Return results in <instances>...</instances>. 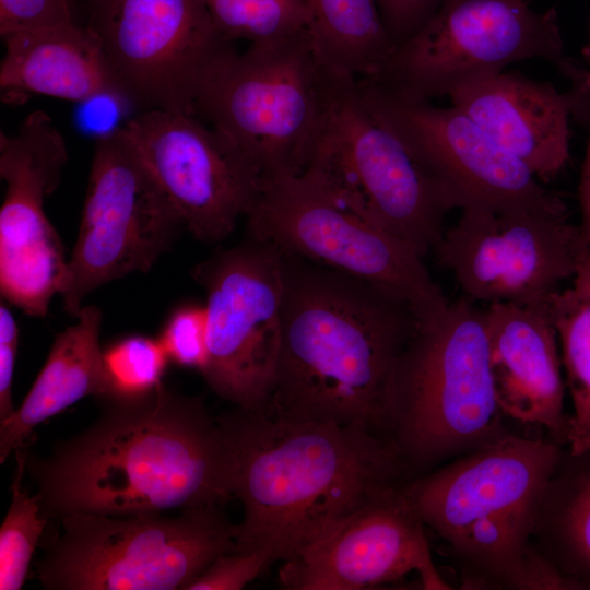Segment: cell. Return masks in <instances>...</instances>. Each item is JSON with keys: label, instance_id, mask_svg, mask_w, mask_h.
I'll return each mask as SVG.
<instances>
[{"label": "cell", "instance_id": "cell-1", "mask_svg": "<svg viewBox=\"0 0 590 590\" xmlns=\"http://www.w3.org/2000/svg\"><path fill=\"white\" fill-rule=\"evenodd\" d=\"M91 426L46 457L27 452L43 515L113 517L220 506L234 498L223 430L204 402L168 389L106 399Z\"/></svg>", "mask_w": 590, "mask_h": 590}, {"label": "cell", "instance_id": "cell-2", "mask_svg": "<svg viewBox=\"0 0 590 590\" xmlns=\"http://www.w3.org/2000/svg\"><path fill=\"white\" fill-rule=\"evenodd\" d=\"M280 253L282 334L267 410L386 437L393 373L421 322L415 309L384 287Z\"/></svg>", "mask_w": 590, "mask_h": 590}, {"label": "cell", "instance_id": "cell-3", "mask_svg": "<svg viewBox=\"0 0 590 590\" xmlns=\"http://www.w3.org/2000/svg\"><path fill=\"white\" fill-rule=\"evenodd\" d=\"M243 505L237 551L287 562L382 491L411 475L380 435L234 406L217 417Z\"/></svg>", "mask_w": 590, "mask_h": 590}, {"label": "cell", "instance_id": "cell-4", "mask_svg": "<svg viewBox=\"0 0 590 590\" xmlns=\"http://www.w3.org/2000/svg\"><path fill=\"white\" fill-rule=\"evenodd\" d=\"M564 448L508 433L403 485L425 527L445 542L461 589H573L532 543L538 505Z\"/></svg>", "mask_w": 590, "mask_h": 590}, {"label": "cell", "instance_id": "cell-5", "mask_svg": "<svg viewBox=\"0 0 590 590\" xmlns=\"http://www.w3.org/2000/svg\"><path fill=\"white\" fill-rule=\"evenodd\" d=\"M495 398L486 308L462 295L420 322L396 366L387 439L411 479L510 433Z\"/></svg>", "mask_w": 590, "mask_h": 590}, {"label": "cell", "instance_id": "cell-6", "mask_svg": "<svg viewBox=\"0 0 590 590\" xmlns=\"http://www.w3.org/2000/svg\"><path fill=\"white\" fill-rule=\"evenodd\" d=\"M421 257L460 203L364 103L357 79L326 71L317 138L302 173Z\"/></svg>", "mask_w": 590, "mask_h": 590}, {"label": "cell", "instance_id": "cell-7", "mask_svg": "<svg viewBox=\"0 0 590 590\" xmlns=\"http://www.w3.org/2000/svg\"><path fill=\"white\" fill-rule=\"evenodd\" d=\"M56 522L37 564L48 590H187L216 558L238 550V526L219 506L176 516L74 512Z\"/></svg>", "mask_w": 590, "mask_h": 590}, {"label": "cell", "instance_id": "cell-8", "mask_svg": "<svg viewBox=\"0 0 590 590\" xmlns=\"http://www.w3.org/2000/svg\"><path fill=\"white\" fill-rule=\"evenodd\" d=\"M324 79L309 30L244 52L232 46L204 75L193 115L240 148L262 178L298 175L319 130Z\"/></svg>", "mask_w": 590, "mask_h": 590}, {"label": "cell", "instance_id": "cell-9", "mask_svg": "<svg viewBox=\"0 0 590 590\" xmlns=\"http://www.w3.org/2000/svg\"><path fill=\"white\" fill-rule=\"evenodd\" d=\"M533 58L554 63L575 84L590 78L565 57L555 10L539 12L524 0H444L377 75L362 79L405 99L430 102Z\"/></svg>", "mask_w": 590, "mask_h": 590}, {"label": "cell", "instance_id": "cell-10", "mask_svg": "<svg viewBox=\"0 0 590 590\" xmlns=\"http://www.w3.org/2000/svg\"><path fill=\"white\" fill-rule=\"evenodd\" d=\"M245 217L249 237L384 287L408 300L421 322L450 303L423 257L303 174L263 177Z\"/></svg>", "mask_w": 590, "mask_h": 590}, {"label": "cell", "instance_id": "cell-11", "mask_svg": "<svg viewBox=\"0 0 590 590\" xmlns=\"http://www.w3.org/2000/svg\"><path fill=\"white\" fill-rule=\"evenodd\" d=\"M185 224L121 129L97 140L78 238L59 295L75 318L98 287L146 273Z\"/></svg>", "mask_w": 590, "mask_h": 590}, {"label": "cell", "instance_id": "cell-12", "mask_svg": "<svg viewBox=\"0 0 590 590\" xmlns=\"http://www.w3.org/2000/svg\"><path fill=\"white\" fill-rule=\"evenodd\" d=\"M193 278L206 294L204 381L236 408L266 409L282 334L280 251L249 237L199 263Z\"/></svg>", "mask_w": 590, "mask_h": 590}, {"label": "cell", "instance_id": "cell-13", "mask_svg": "<svg viewBox=\"0 0 590 590\" xmlns=\"http://www.w3.org/2000/svg\"><path fill=\"white\" fill-rule=\"evenodd\" d=\"M91 27L129 103L193 115L200 84L232 40L205 0H90Z\"/></svg>", "mask_w": 590, "mask_h": 590}, {"label": "cell", "instance_id": "cell-14", "mask_svg": "<svg viewBox=\"0 0 590 590\" xmlns=\"http://www.w3.org/2000/svg\"><path fill=\"white\" fill-rule=\"evenodd\" d=\"M433 250L475 303L543 305L573 279L583 247L568 212L472 203Z\"/></svg>", "mask_w": 590, "mask_h": 590}, {"label": "cell", "instance_id": "cell-15", "mask_svg": "<svg viewBox=\"0 0 590 590\" xmlns=\"http://www.w3.org/2000/svg\"><path fill=\"white\" fill-rule=\"evenodd\" d=\"M371 114L459 200L460 209L484 204L498 210L565 213L567 206L517 157L462 109L410 101L357 79Z\"/></svg>", "mask_w": 590, "mask_h": 590}, {"label": "cell", "instance_id": "cell-16", "mask_svg": "<svg viewBox=\"0 0 590 590\" xmlns=\"http://www.w3.org/2000/svg\"><path fill=\"white\" fill-rule=\"evenodd\" d=\"M121 131L202 243L227 238L259 193L262 174L255 162L194 115L144 110Z\"/></svg>", "mask_w": 590, "mask_h": 590}, {"label": "cell", "instance_id": "cell-17", "mask_svg": "<svg viewBox=\"0 0 590 590\" xmlns=\"http://www.w3.org/2000/svg\"><path fill=\"white\" fill-rule=\"evenodd\" d=\"M67 160L66 142L44 111L31 113L12 137L1 132L0 176L7 189L0 209V293L33 317L47 315L68 261L44 211Z\"/></svg>", "mask_w": 590, "mask_h": 590}, {"label": "cell", "instance_id": "cell-18", "mask_svg": "<svg viewBox=\"0 0 590 590\" xmlns=\"http://www.w3.org/2000/svg\"><path fill=\"white\" fill-rule=\"evenodd\" d=\"M404 484L382 491L298 556L281 563V587L359 590L415 573L424 589H452L434 563L425 524Z\"/></svg>", "mask_w": 590, "mask_h": 590}, {"label": "cell", "instance_id": "cell-19", "mask_svg": "<svg viewBox=\"0 0 590 590\" xmlns=\"http://www.w3.org/2000/svg\"><path fill=\"white\" fill-rule=\"evenodd\" d=\"M449 96L540 180H548L569 157V116L588 114L590 79L563 94L548 83L500 72Z\"/></svg>", "mask_w": 590, "mask_h": 590}, {"label": "cell", "instance_id": "cell-20", "mask_svg": "<svg viewBox=\"0 0 590 590\" xmlns=\"http://www.w3.org/2000/svg\"><path fill=\"white\" fill-rule=\"evenodd\" d=\"M486 316L498 406L505 416L541 426L566 447L570 414L564 412L557 334L546 304H493Z\"/></svg>", "mask_w": 590, "mask_h": 590}, {"label": "cell", "instance_id": "cell-21", "mask_svg": "<svg viewBox=\"0 0 590 590\" xmlns=\"http://www.w3.org/2000/svg\"><path fill=\"white\" fill-rule=\"evenodd\" d=\"M4 92L36 93L83 102L102 92L123 95L95 32L73 23L3 38Z\"/></svg>", "mask_w": 590, "mask_h": 590}, {"label": "cell", "instance_id": "cell-22", "mask_svg": "<svg viewBox=\"0 0 590 590\" xmlns=\"http://www.w3.org/2000/svg\"><path fill=\"white\" fill-rule=\"evenodd\" d=\"M60 331L21 405L0 422V462L24 447L34 428L85 397L107 399L110 388L99 345L102 312L83 306Z\"/></svg>", "mask_w": 590, "mask_h": 590}, {"label": "cell", "instance_id": "cell-23", "mask_svg": "<svg viewBox=\"0 0 590 590\" xmlns=\"http://www.w3.org/2000/svg\"><path fill=\"white\" fill-rule=\"evenodd\" d=\"M532 543L573 589H590V447L564 448L540 498Z\"/></svg>", "mask_w": 590, "mask_h": 590}, {"label": "cell", "instance_id": "cell-24", "mask_svg": "<svg viewBox=\"0 0 590 590\" xmlns=\"http://www.w3.org/2000/svg\"><path fill=\"white\" fill-rule=\"evenodd\" d=\"M309 34L319 64L350 76L376 74L396 45L381 20L377 0H307Z\"/></svg>", "mask_w": 590, "mask_h": 590}, {"label": "cell", "instance_id": "cell-25", "mask_svg": "<svg viewBox=\"0 0 590 590\" xmlns=\"http://www.w3.org/2000/svg\"><path fill=\"white\" fill-rule=\"evenodd\" d=\"M562 346V359L573 402L566 448L590 447V248L581 256L571 285L546 304Z\"/></svg>", "mask_w": 590, "mask_h": 590}, {"label": "cell", "instance_id": "cell-26", "mask_svg": "<svg viewBox=\"0 0 590 590\" xmlns=\"http://www.w3.org/2000/svg\"><path fill=\"white\" fill-rule=\"evenodd\" d=\"M27 450L15 451L16 468L11 485V503L0 528V589L23 587L33 554L49 520L43 515L36 495L23 486Z\"/></svg>", "mask_w": 590, "mask_h": 590}, {"label": "cell", "instance_id": "cell-27", "mask_svg": "<svg viewBox=\"0 0 590 590\" xmlns=\"http://www.w3.org/2000/svg\"><path fill=\"white\" fill-rule=\"evenodd\" d=\"M219 32L250 44L281 39L309 30L307 0H205Z\"/></svg>", "mask_w": 590, "mask_h": 590}, {"label": "cell", "instance_id": "cell-28", "mask_svg": "<svg viewBox=\"0 0 590 590\" xmlns=\"http://www.w3.org/2000/svg\"><path fill=\"white\" fill-rule=\"evenodd\" d=\"M168 361L158 339L137 334L116 341L103 351L110 388L107 399H131L151 393L163 382Z\"/></svg>", "mask_w": 590, "mask_h": 590}, {"label": "cell", "instance_id": "cell-29", "mask_svg": "<svg viewBox=\"0 0 590 590\" xmlns=\"http://www.w3.org/2000/svg\"><path fill=\"white\" fill-rule=\"evenodd\" d=\"M206 335L205 304H189L173 311L158 340L173 363L201 371L206 359Z\"/></svg>", "mask_w": 590, "mask_h": 590}, {"label": "cell", "instance_id": "cell-30", "mask_svg": "<svg viewBox=\"0 0 590 590\" xmlns=\"http://www.w3.org/2000/svg\"><path fill=\"white\" fill-rule=\"evenodd\" d=\"M73 23L69 0H0V34L8 36Z\"/></svg>", "mask_w": 590, "mask_h": 590}, {"label": "cell", "instance_id": "cell-31", "mask_svg": "<svg viewBox=\"0 0 590 590\" xmlns=\"http://www.w3.org/2000/svg\"><path fill=\"white\" fill-rule=\"evenodd\" d=\"M272 562L263 553L236 551L216 558L187 590H239L259 577Z\"/></svg>", "mask_w": 590, "mask_h": 590}, {"label": "cell", "instance_id": "cell-32", "mask_svg": "<svg viewBox=\"0 0 590 590\" xmlns=\"http://www.w3.org/2000/svg\"><path fill=\"white\" fill-rule=\"evenodd\" d=\"M444 0H377L379 13L388 35L402 45L434 16Z\"/></svg>", "mask_w": 590, "mask_h": 590}, {"label": "cell", "instance_id": "cell-33", "mask_svg": "<svg viewBox=\"0 0 590 590\" xmlns=\"http://www.w3.org/2000/svg\"><path fill=\"white\" fill-rule=\"evenodd\" d=\"M76 121L80 128L97 140L117 133V128L125 107L130 104L128 99L117 92H102L80 102Z\"/></svg>", "mask_w": 590, "mask_h": 590}, {"label": "cell", "instance_id": "cell-34", "mask_svg": "<svg viewBox=\"0 0 590 590\" xmlns=\"http://www.w3.org/2000/svg\"><path fill=\"white\" fill-rule=\"evenodd\" d=\"M19 345V327L7 305H0V422L14 412L12 386Z\"/></svg>", "mask_w": 590, "mask_h": 590}, {"label": "cell", "instance_id": "cell-35", "mask_svg": "<svg viewBox=\"0 0 590 590\" xmlns=\"http://www.w3.org/2000/svg\"><path fill=\"white\" fill-rule=\"evenodd\" d=\"M587 118L590 121V109ZM578 193L581 210V222L578 225L580 239L585 248H590V138L582 164Z\"/></svg>", "mask_w": 590, "mask_h": 590}]
</instances>
